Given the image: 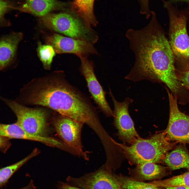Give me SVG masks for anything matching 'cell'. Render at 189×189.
Returning <instances> with one entry per match:
<instances>
[{"instance_id":"cell-1","label":"cell","mask_w":189,"mask_h":189,"mask_svg":"<svg viewBox=\"0 0 189 189\" xmlns=\"http://www.w3.org/2000/svg\"><path fill=\"white\" fill-rule=\"evenodd\" d=\"M126 35L135 62L125 78L135 82L144 80L161 81L174 95H180L183 87L176 75L174 55L156 18H152L140 29H129Z\"/></svg>"},{"instance_id":"cell-2","label":"cell","mask_w":189,"mask_h":189,"mask_svg":"<svg viewBox=\"0 0 189 189\" xmlns=\"http://www.w3.org/2000/svg\"><path fill=\"white\" fill-rule=\"evenodd\" d=\"M27 98L29 104L49 108L87 124L96 133L103 128L96 108L88 97L67 81L63 72L35 79Z\"/></svg>"},{"instance_id":"cell-3","label":"cell","mask_w":189,"mask_h":189,"mask_svg":"<svg viewBox=\"0 0 189 189\" xmlns=\"http://www.w3.org/2000/svg\"><path fill=\"white\" fill-rule=\"evenodd\" d=\"M165 131L144 139L140 137L130 145L114 141L131 165L160 161L171 148Z\"/></svg>"},{"instance_id":"cell-4","label":"cell","mask_w":189,"mask_h":189,"mask_svg":"<svg viewBox=\"0 0 189 189\" xmlns=\"http://www.w3.org/2000/svg\"><path fill=\"white\" fill-rule=\"evenodd\" d=\"M169 18V42L175 66L189 65V37L187 29L188 12L179 10L168 2L164 1Z\"/></svg>"},{"instance_id":"cell-5","label":"cell","mask_w":189,"mask_h":189,"mask_svg":"<svg viewBox=\"0 0 189 189\" xmlns=\"http://www.w3.org/2000/svg\"><path fill=\"white\" fill-rule=\"evenodd\" d=\"M40 21L45 27L75 39L93 45L98 37L91 27L85 22L66 13H50L41 17Z\"/></svg>"},{"instance_id":"cell-6","label":"cell","mask_w":189,"mask_h":189,"mask_svg":"<svg viewBox=\"0 0 189 189\" xmlns=\"http://www.w3.org/2000/svg\"><path fill=\"white\" fill-rule=\"evenodd\" d=\"M17 118V123L30 134L46 136L47 130V114L44 109L30 108L16 101L3 98Z\"/></svg>"},{"instance_id":"cell-7","label":"cell","mask_w":189,"mask_h":189,"mask_svg":"<svg viewBox=\"0 0 189 189\" xmlns=\"http://www.w3.org/2000/svg\"><path fill=\"white\" fill-rule=\"evenodd\" d=\"M52 122L60 139L74 150L78 157L88 160L87 153L83 150L81 139V132L84 124L55 111Z\"/></svg>"},{"instance_id":"cell-8","label":"cell","mask_w":189,"mask_h":189,"mask_svg":"<svg viewBox=\"0 0 189 189\" xmlns=\"http://www.w3.org/2000/svg\"><path fill=\"white\" fill-rule=\"evenodd\" d=\"M109 94L114 104V123L118 130L117 135L124 143L131 145L140 137L135 130L128 111L129 106L133 100L127 97L123 102H120L115 99L110 89Z\"/></svg>"},{"instance_id":"cell-9","label":"cell","mask_w":189,"mask_h":189,"mask_svg":"<svg viewBox=\"0 0 189 189\" xmlns=\"http://www.w3.org/2000/svg\"><path fill=\"white\" fill-rule=\"evenodd\" d=\"M67 181L70 185L83 189H122L111 169L104 164L80 177L68 176Z\"/></svg>"},{"instance_id":"cell-10","label":"cell","mask_w":189,"mask_h":189,"mask_svg":"<svg viewBox=\"0 0 189 189\" xmlns=\"http://www.w3.org/2000/svg\"><path fill=\"white\" fill-rule=\"evenodd\" d=\"M169 102V117L165 131L169 140L189 144V116L179 109L177 98L167 91Z\"/></svg>"},{"instance_id":"cell-11","label":"cell","mask_w":189,"mask_h":189,"mask_svg":"<svg viewBox=\"0 0 189 189\" xmlns=\"http://www.w3.org/2000/svg\"><path fill=\"white\" fill-rule=\"evenodd\" d=\"M80 70L86 82L88 91L97 107L107 117L113 116V112L106 98V92L98 81L92 62L87 56L80 58Z\"/></svg>"},{"instance_id":"cell-12","label":"cell","mask_w":189,"mask_h":189,"mask_svg":"<svg viewBox=\"0 0 189 189\" xmlns=\"http://www.w3.org/2000/svg\"><path fill=\"white\" fill-rule=\"evenodd\" d=\"M46 43L51 46L56 53H71L80 58L97 53L92 44L85 41L75 39L57 34L46 35Z\"/></svg>"},{"instance_id":"cell-13","label":"cell","mask_w":189,"mask_h":189,"mask_svg":"<svg viewBox=\"0 0 189 189\" xmlns=\"http://www.w3.org/2000/svg\"><path fill=\"white\" fill-rule=\"evenodd\" d=\"M0 134L1 136L8 138L23 139L40 142L67 152H69L71 149L70 147L60 139L30 134L25 131L17 123L10 124H1Z\"/></svg>"},{"instance_id":"cell-14","label":"cell","mask_w":189,"mask_h":189,"mask_svg":"<svg viewBox=\"0 0 189 189\" xmlns=\"http://www.w3.org/2000/svg\"><path fill=\"white\" fill-rule=\"evenodd\" d=\"M23 37L21 33L14 32L1 38L0 43V70L4 69L12 60Z\"/></svg>"},{"instance_id":"cell-15","label":"cell","mask_w":189,"mask_h":189,"mask_svg":"<svg viewBox=\"0 0 189 189\" xmlns=\"http://www.w3.org/2000/svg\"><path fill=\"white\" fill-rule=\"evenodd\" d=\"M128 169L130 177L142 181L159 179L163 176L165 170L163 167L151 162L138 164L134 168Z\"/></svg>"},{"instance_id":"cell-16","label":"cell","mask_w":189,"mask_h":189,"mask_svg":"<svg viewBox=\"0 0 189 189\" xmlns=\"http://www.w3.org/2000/svg\"><path fill=\"white\" fill-rule=\"evenodd\" d=\"M56 0H24V3L18 9L41 17L61 6Z\"/></svg>"},{"instance_id":"cell-17","label":"cell","mask_w":189,"mask_h":189,"mask_svg":"<svg viewBox=\"0 0 189 189\" xmlns=\"http://www.w3.org/2000/svg\"><path fill=\"white\" fill-rule=\"evenodd\" d=\"M164 161L172 170L181 168L189 169V154L183 148L178 147L164 158Z\"/></svg>"},{"instance_id":"cell-18","label":"cell","mask_w":189,"mask_h":189,"mask_svg":"<svg viewBox=\"0 0 189 189\" xmlns=\"http://www.w3.org/2000/svg\"><path fill=\"white\" fill-rule=\"evenodd\" d=\"M94 0H75L73 6L76 12L87 24L96 26L97 21L93 12Z\"/></svg>"},{"instance_id":"cell-19","label":"cell","mask_w":189,"mask_h":189,"mask_svg":"<svg viewBox=\"0 0 189 189\" xmlns=\"http://www.w3.org/2000/svg\"><path fill=\"white\" fill-rule=\"evenodd\" d=\"M39 150L34 149L29 155L19 161L1 169L0 171V186L3 187L5 185L14 174L27 161L38 155Z\"/></svg>"},{"instance_id":"cell-20","label":"cell","mask_w":189,"mask_h":189,"mask_svg":"<svg viewBox=\"0 0 189 189\" xmlns=\"http://www.w3.org/2000/svg\"><path fill=\"white\" fill-rule=\"evenodd\" d=\"M122 189H165L157 187L149 183H146L120 175L115 174Z\"/></svg>"},{"instance_id":"cell-21","label":"cell","mask_w":189,"mask_h":189,"mask_svg":"<svg viewBox=\"0 0 189 189\" xmlns=\"http://www.w3.org/2000/svg\"><path fill=\"white\" fill-rule=\"evenodd\" d=\"M149 183L159 187L183 186L189 188V172L165 180L155 181Z\"/></svg>"},{"instance_id":"cell-22","label":"cell","mask_w":189,"mask_h":189,"mask_svg":"<svg viewBox=\"0 0 189 189\" xmlns=\"http://www.w3.org/2000/svg\"><path fill=\"white\" fill-rule=\"evenodd\" d=\"M37 51L44 68L46 70H50L53 58L56 53L53 48L50 45H43L39 42Z\"/></svg>"},{"instance_id":"cell-23","label":"cell","mask_w":189,"mask_h":189,"mask_svg":"<svg viewBox=\"0 0 189 189\" xmlns=\"http://www.w3.org/2000/svg\"><path fill=\"white\" fill-rule=\"evenodd\" d=\"M177 77L182 86L189 88V66L176 67Z\"/></svg>"},{"instance_id":"cell-24","label":"cell","mask_w":189,"mask_h":189,"mask_svg":"<svg viewBox=\"0 0 189 189\" xmlns=\"http://www.w3.org/2000/svg\"><path fill=\"white\" fill-rule=\"evenodd\" d=\"M15 8L12 2L7 0H0V22H4V16L6 13L11 9Z\"/></svg>"},{"instance_id":"cell-25","label":"cell","mask_w":189,"mask_h":189,"mask_svg":"<svg viewBox=\"0 0 189 189\" xmlns=\"http://www.w3.org/2000/svg\"><path fill=\"white\" fill-rule=\"evenodd\" d=\"M139 1L140 5V13L145 15L147 18H148L151 13L149 7V0Z\"/></svg>"},{"instance_id":"cell-26","label":"cell","mask_w":189,"mask_h":189,"mask_svg":"<svg viewBox=\"0 0 189 189\" xmlns=\"http://www.w3.org/2000/svg\"><path fill=\"white\" fill-rule=\"evenodd\" d=\"M57 187V189H83L61 182H59Z\"/></svg>"},{"instance_id":"cell-27","label":"cell","mask_w":189,"mask_h":189,"mask_svg":"<svg viewBox=\"0 0 189 189\" xmlns=\"http://www.w3.org/2000/svg\"><path fill=\"white\" fill-rule=\"evenodd\" d=\"M36 188V187L34 185L33 181L31 180L26 186L18 189H35Z\"/></svg>"},{"instance_id":"cell-28","label":"cell","mask_w":189,"mask_h":189,"mask_svg":"<svg viewBox=\"0 0 189 189\" xmlns=\"http://www.w3.org/2000/svg\"><path fill=\"white\" fill-rule=\"evenodd\" d=\"M164 188L165 189H189V188L183 186H168Z\"/></svg>"},{"instance_id":"cell-29","label":"cell","mask_w":189,"mask_h":189,"mask_svg":"<svg viewBox=\"0 0 189 189\" xmlns=\"http://www.w3.org/2000/svg\"><path fill=\"white\" fill-rule=\"evenodd\" d=\"M178 1H182L186 2L189 3V0H178Z\"/></svg>"}]
</instances>
